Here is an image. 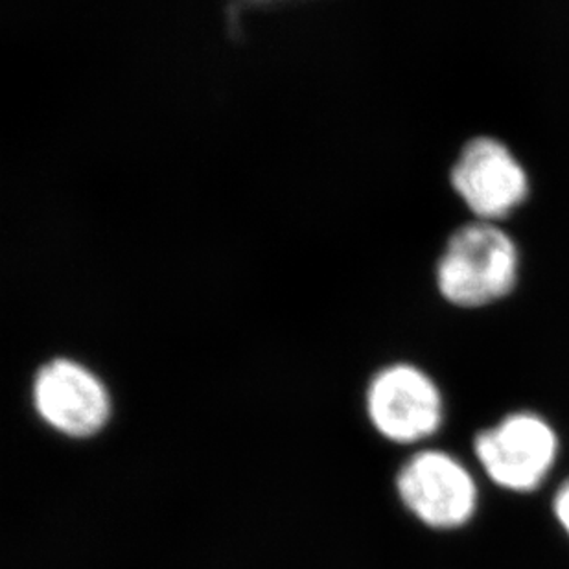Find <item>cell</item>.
Masks as SVG:
<instances>
[{
	"instance_id": "obj_7",
	"label": "cell",
	"mask_w": 569,
	"mask_h": 569,
	"mask_svg": "<svg viewBox=\"0 0 569 569\" xmlns=\"http://www.w3.org/2000/svg\"><path fill=\"white\" fill-rule=\"evenodd\" d=\"M553 516L560 529L569 538V478L560 485L553 496Z\"/></svg>"
},
{
	"instance_id": "obj_1",
	"label": "cell",
	"mask_w": 569,
	"mask_h": 569,
	"mask_svg": "<svg viewBox=\"0 0 569 569\" xmlns=\"http://www.w3.org/2000/svg\"><path fill=\"white\" fill-rule=\"evenodd\" d=\"M520 263V249L507 229L473 218L446 240L436 263L437 290L456 307H485L515 290Z\"/></svg>"
},
{
	"instance_id": "obj_6",
	"label": "cell",
	"mask_w": 569,
	"mask_h": 569,
	"mask_svg": "<svg viewBox=\"0 0 569 569\" xmlns=\"http://www.w3.org/2000/svg\"><path fill=\"white\" fill-rule=\"evenodd\" d=\"M32 402L39 419L69 439H91L111 419L108 387L91 369L69 358H56L39 369Z\"/></svg>"
},
{
	"instance_id": "obj_2",
	"label": "cell",
	"mask_w": 569,
	"mask_h": 569,
	"mask_svg": "<svg viewBox=\"0 0 569 569\" xmlns=\"http://www.w3.org/2000/svg\"><path fill=\"white\" fill-rule=\"evenodd\" d=\"M559 451V433L535 411H512L473 439L479 467L496 487L516 495L540 489L553 472Z\"/></svg>"
},
{
	"instance_id": "obj_5",
	"label": "cell",
	"mask_w": 569,
	"mask_h": 569,
	"mask_svg": "<svg viewBox=\"0 0 569 569\" xmlns=\"http://www.w3.org/2000/svg\"><path fill=\"white\" fill-rule=\"evenodd\" d=\"M450 183L476 220L500 221L531 192L523 162L492 134H478L462 144L451 164Z\"/></svg>"
},
{
	"instance_id": "obj_4",
	"label": "cell",
	"mask_w": 569,
	"mask_h": 569,
	"mask_svg": "<svg viewBox=\"0 0 569 569\" xmlns=\"http://www.w3.org/2000/svg\"><path fill=\"white\" fill-rule=\"evenodd\" d=\"M367 417L378 436L395 445H419L445 422L441 387L413 363H391L372 377L366 395Z\"/></svg>"
},
{
	"instance_id": "obj_3",
	"label": "cell",
	"mask_w": 569,
	"mask_h": 569,
	"mask_svg": "<svg viewBox=\"0 0 569 569\" xmlns=\"http://www.w3.org/2000/svg\"><path fill=\"white\" fill-rule=\"evenodd\" d=\"M395 489L409 515L436 531L461 529L478 512V483L450 451L426 448L413 453L398 470Z\"/></svg>"
}]
</instances>
